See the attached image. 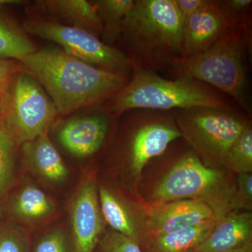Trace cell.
I'll use <instances>...</instances> for the list:
<instances>
[{"instance_id":"obj_1","label":"cell","mask_w":252,"mask_h":252,"mask_svg":"<svg viewBox=\"0 0 252 252\" xmlns=\"http://www.w3.org/2000/svg\"><path fill=\"white\" fill-rule=\"evenodd\" d=\"M20 63L49 94L59 116L108 102L131 77L130 73L96 67L54 46L36 50Z\"/></svg>"},{"instance_id":"obj_2","label":"cell","mask_w":252,"mask_h":252,"mask_svg":"<svg viewBox=\"0 0 252 252\" xmlns=\"http://www.w3.org/2000/svg\"><path fill=\"white\" fill-rule=\"evenodd\" d=\"M252 48L251 13L232 20L224 34L206 51L179 58L167 70L175 79H195L212 86L251 114L247 54Z\"/></svg>"},{"instance_id":"obj_3","label":"cell","mask_w":252,"mask_h":252,"mask_svg":"<svg viewBox=\"0 0 252 252\" xmlns=\"http://www.w3.org/2000/svg\"><path fill=\"white\" fill-rule=\"evenodd\" d=\"M183 26L174 0H135L119 40L132 71L167 69L181 57Z\"/></svg>"},{"instance_id":"obj_4","label":"cell","mask_w":252,"mask_h":252,"mask_svg":"<svg viewBox=\"0 0 252 252\" xmlns=\"http://www.w3.org/2000/svg\"><path fill=\"white\" fill-rule=\"evenodd\" d=\"M233 101L220 91L191 79H164L157 73L132 71L130 81L104 107L114 117L135 109L174 111L193 107L233 109Z\"/></svg>"},{"instance_id":"obj_5","label":"cell","mask_w":252,"mask_h":252,"mask_svg":"<svg viewBox=\"0 0 252 252\" xmlns=\"http://www.w3.org/2000/svg\"><path fill=\"white\" fill-rule=\"evenodd\" d=\"M236 185L218 169L205 166L193 152L181 158L160 181L153 193L154 203L200 200L215 212L217 220L235 210Z\"/></svg>"},{"instance_id":"obj_6","label":"cell","mask_w":252,"mask_h":252,"mask_svg":"<svg viewBox=\"0 0 252 252\" xmlns=\"http://www.w3.org/2000/svg\"><path fill=\"white\" fill-rule=\"evenodd\" d=\"M235 109L193 107L174 110L176 125L196 153L207 161L223 163L225 154L250 125Z\"/></svg>"},{"instance_id":"obj_7","label":"cell","mask_w":252,"mask_h":252,"mask_svg":"<svg viewBox=\"0 0 252 252\" xmlns=\"http://www.w3.org/2000/svg\"><path fill=\"white\" fill-rule=\"evenodd\" d=\"M58 116L49 94L35 78L21 68L10 81L1 116L18 145L48 133Z\"/></svg>"},{"instance_id":"obj_8","label":"cell","mask_w":252,"mask_h":252,"mask_svg":"<svg viewBox=\"0 0 252 252\" xmlns=\"http://www.w3.org/2000/svg\"><path fill=\"white\" fill-rule=\"evenodd\" d=\"M25 31L59 44L68 54L113 72H132L130 61L120 50L107 45L92 33L62 23L31 19L23 23Z\"/></svg>"},{"instance_id":"obj_9","label":"cell","mask_w":252,"mask_h":252,"mask_svg":"<svg viewBox=\"0 0 252 252\" xmlns=\"http://www.w3.org/2000/svg\"><path fill=\"white\" fill-rule=\"evenodd\" d=\"M130 111L132 128L126 145V158L136 179L149 160L165 152L182 137L174 111L135 109Z\"/></svg>"},{"instance_id":"obj_10","label":"cell","mask_w":252,"mask_h":252,"mask_svg":"<svg viewBox=\"0 0 252 252\" xmlns=\"http://www.w3.org/2000/svg\"><path fill=\"white\" fill-rule=\"evenodd\" d=\"M70 236L74 252H94L103 231L98 185L94 172L81 178L69 204Z\"/></svg>"},{"instance_id":"obj_11","label":"cell","mask_w":252,"mask_h":252,"mask_svg":"<svg viewBox=\"0 0 252 252\" xmlns=\"http://www.w3.org/2000/svg\"><path fill=\"white\" fill-rule=\"evenodd\" d=\"M57 203L31 181L15 184L0 199V218L23 227H35L52 220Z\"/></svg>"},{"instance_id":"obj_12","label":"cell","mask_w":252,"mask_h":252,"mask_svg":"<svg viewBox=\"0 0 252 252\" xmlns=\"http://www.w3.org/2000/svg\"><path fill=\"white\" fill-rule=\"evenodd\" d=\"M214 220L216 215L207 203L186 199L154 203L147 210L145 224L154 238Z\"/></svg>"},{"instance_id":"obj_13","label":"cell","mask_w":252,"mask_h":252,"mask_svg":"<svg viewBox=\"0 0 252 252\" xmlns=\"http://www.w3.org/2000/svg\"><path fill=\"white\" fill-rule=\"evenodd\" d=\"M231 21L219 1L208 0L184 23L181 57H190L211 47L224 34Z\"/></svg>"},{"instance_id":"obj_14","label":"cell","mask_w":252,"mask_h":252,"mask_svg":"<svg viewBox=\"0 0 252 252\" xmlns=\"http://www.w3.org/2000/svg\"><path fill=\"white\" fill-rule=\"evenodd\" d=\"M109 130V120L102 114L73 118L61 127L59 140L63 147L78 158L98 152Z\"/></svg>"},{"instance_id":"obj_15","label":"cell","mask_w":252,"mask_h":252,"mask_svg":"<svg viewBox=\"0 0 252 252\" xmlns=\"http://www.w3.org/2000/svg\"><path fill=\"white\" fill-rule=\"evenodd\" d=\"M21 147L25 166L32 174L49 185H62L67 180L69 170L48 133L25 142Z\"/></svg>"},{"instance_id":"obj_16","label":"cell","mask_w":252,"mask_h":252,"mask_svg":"<svg viewBox=\"0 0 252 252\" xmlns=\"http://www.w3.org/2000/svg\"><path fill=\"white\" fill-rule=\"evenodd\" d=\"M252 215L234 210L217 220L211 233L194 251L228 252L252 242Z\"/></svg>"},{"instance_id":"obj_17","label":"cell","mask_w":252,"mask_h":252,"mask_svg":"<svg viewBox=\"0 0 252 252\" xmlns=\"http://www.w3.org/2000/svg\"><path fill=\"white\" fill-rule=\"evenodd\" d=\"M37 7L68 26L79 28L99 37L102 26L95 4L86 0H43L36 1Z\"/></svg>"},{"instance_id":"obj_18","label":"cell","mask_w":252,"mask_h":252,"mask_svg":"<svg viewBox=\"0 0 252 252\" xmlns=\"http://www.w3.org/2000/svg\"><path fill=\"white\" fill-rule=\"evenodd\" d=\"M98 198L102 217L112 230L140 244V233L135 219L124 200L102 185H98Z\"/></svg>"},{"instance_id":"obj_19","label":"cell","mask_w":252,"mask_h":252,"mask_svg":"<svg viewBox=\"0 0 252 252\" xmlns=\"http://www.w3.org/2000/svg\"><path fill=\"white\" fill-rule=\"evenodd\" d=\"M217 220L206 222L168 234L152 238L147 245L149 252H189L193 251L213 230Z\"/></svg>"},{"instance_id":"obj_20","label":"cell","mask_w":252,"mask_h":252,"mask_svg":"<svg viewBox=\"0 0 252 252\" xmlns=\"http://www.w3.org/2000/svg\"><path fill=\"white\" fill-rule=\"evenodd\" d=\"M36 50L25 32L0 11V59L21 62Z\"/></svg>"},{"instance_id":"obj_21","label":"cell","mask_w":252,"mask_h":252,"mask_svg":"<svg viewBox=\"0 0 252 252\" xmlns=\"http://www.w3.org/2000/svg\"><path fill=\"white\" fill-rule=\"evenodd\" d=\"M135 0H99L96 7L102 26V41L109 46L120 39L123 23Z\"/></svg>"},{"instance_id":"obj_22","label":"cell","mask_w":252,"mask_h":252,"mask_svg":"<svg viewBox=\"0 0 252 252\" xmlns=\"http://www.w3.org/2000/svg\"><path fill=\"white\" fill-rule=\"evenodd\" d=\"M20 146L0 117V199L16 183V158Z\"/></svg>"},{"instance_id":"obj_23","label":"cell","mask_w":252,"mask_h":252,"mask_svg":"<svg viewBox=\"0 0 252 252\" xmlns=\"http://www.w3.org/2000/svg\"><path fill=\"white\" fill-rule=\"evenodd\" d=\"M238 174L252 171V130L249 125L225 154L223 163Z\"/></svg>"},{"instance_id":"obj_24","label":"cell","mask_w":252,"mask_h":252,"mask_svg":"<svg viewBox=\"0 0 252 252\" xmlns=\"http://www.w3.org/2000/svg\"><path fill=\"white\" fill-rule=\"evenodd\" d=\"M0 252H31L27 228L0 218Z\"/></svg>"},{"instance_id":"obj_25","label":"cell","mask_w":252,"mask_h":252,"mask_svg":"<svg viewBox=\"0 0 252 252\" xmlns=\"http://www.w3.org/2000/svg\"><path fill=\"white\" fill-rule=\"evenodd\" d=\"M32 252H74L70 233L63 227L51 228L36 240Z\"/></svg>"},{"instance_id":"obj_26","label":"cell","mask_w":252,"mask_h":252,"mask_svg":"<svg viewBox=\"0 0 252 252\" xmlns=\"http://www.w3.org/2000/svg\"><path fill=\"white\" fill-rule=\"evenodd\" d=\"M97 252H143L140 244L114 230H109L101 238Z\"/></svg>"},{"instance_id":"obj_27","label":"cell","mask_w":252,"mask_h":252,"mask_svg":"<svg viewBox=\"0 0 252 252\" xmlns=\"http://www.w3.org/2000/svg\"><path fill=\"white\" fill-rule=\"evenodd\" d=\"M235 194V210H252V175L251 173L238 174Z\"/></svg>"},{"instance_id":"obj_28","label":"cell","mask_w":252,"mask_h":252,"mask_svg":"<svg viewBox=\"0 0 252 252\" xmlns=\"http://www.w3.org/2000/svg\"><path fill=\"white\" fill-rule=\"evenodd\" d=\"M219 3L231 20L243 17L251 13L252 0H225L219 1Z\"/></svg>"},{"instance_id":"obj_29","label":"cell","mask_w":252,"mask_h":252,"mask_svg":"<svg viewBox=\"0 0 252 252\" xmlns=\"http://www.w3.org/2000/svg\"><path fill=\"white\" fill-rule=\"evenodd\" d=\"M183 23L207 4L208 0H174Z\"/></svg>"},{"instance_id":"obj_30","label":"cell","mask_w":252,"mask_h":252,"mask_svg":"<svg viewBox=\"0 0 252 252\" xmlns=\"http://www.w3.org/2000/svg\"><path fill=\"white\" fill-rule=\"evenodd\" d=\"M21 69V64L18 61L0 59V86L7 84Z\"/></svg>"},{"instance_id":"obj_31","label":"cell","mask_w":252,"mask_h":252,"mask_svg":"<svg viewBox=\"0 0 252 252\" xmlns=\"http://www.w3.org/2000/svg\"><path fill=\"white\" fill-rule=\"evenodd\" d=\"M9 82L6 85L0 86V117L4 114L6 109Z\"/></svg>"},{"instance_id":"obj_32","label":"cell","mask_w":252,"mask_h":252,"mask_svg":"<svg viewBox=\"0 0 252 252\" xmlns=\"http://www.w3.org/2000/svg\"><path fill=\"white\" fill-rule=\"evenodd\" d=\"M228 252H252V241L245 244L243 246Z\"/></svg>"},{"instance_id":"obj_33","label":"cell","mask_w":252,"mask_h":252,"mask_svg":"<svg viewBox=\"0 0 252 252\" xmlns=\"http://www.w3.org/2000/svg\"><path fill=\"white\" fill-rule=\"evenodd\" d=\"M21 2V1H18V0H0V8L9 6V5L18 4Z\"/></svg>"},{"instance_id":"obj_34","label":"cell","mask_w":252,"mask_h":252,"mask_svg":"<svg viewBox=\"0 0 252 252\" xmlns=\"http://www.w3.org/2000/svg\"><path fill=\"white\" fill-rule=\"evenodd\" d=\"M195 252V251H194V250H193V251H190V252Z\"/></svg>"}]
</instances>
